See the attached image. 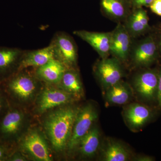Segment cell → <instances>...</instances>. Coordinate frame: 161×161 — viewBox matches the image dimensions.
I'll use <instances>...</instances> for the list:
<instances>
[{
    "label": "cell",
    "mask_w": 161,
    "mask_h": 161,
    "mask_svg": "<svg viewBox=\"0 0 161 161\" xmlns=\"http://www.w3.org/2000/svg\"><path fill=\"white\" fill-rule=\"evenodd\" d=\"M79 108L64 106L51 112L43 127L52 147L58 152L66 150Z\"/></svg>",
    "instance_id": "cell-1"
},
{
    "label": "cell",
    "mask_w": 161,
    "mask_h": 161,
    "mask_svg": "<svg viewBox=\"0 0 161 161\" xmlns=\"http://www.w3.org/2000/svg\"><path fill=\"white\" fill-rule=\"evenodd\" d=\"M40 80L35 73L19 70L9 78L0 81L11 103L19 104L31 101L38 94Z\"/></svg>",
    "instance_id": "cell-2"
},
{
    "label": "cell",
    "mask_w": 161,
    "mask_h": 161,
    "mask_svg": "<svg viewBox=\"0 0 161 161\" xmlns=\"http://www.w3.org/2000/svg\"><path fill=\"white\" fill-rule=\"evenodd\" d=\"M98 117L97 107L93 103H88L79 108L67 147L69 151H74L77 149L80 139L93 126Z\"/></svg>",
    "instance_id": "cell-3"
},
{
    "label": "cell",
    "mask_w": 161,
    "mask_h": 161,
    "mask_svg": "<svg viewBox=\"0 0 161 161\" xmlns=\"http://www.w3.org/2000/svg\"><path fill=\"white\" fill-rule=\"evenodd\" d=\"M25 118L23 111L18 105L10 103L7 112L0 119V141L13 144L17 142L21 136Z\"/></svg>",
    "instance_id": "cell-4"
},
{
    "label": "cell",
    "mask_w": 161,
    "mask_h": 161,
    "mask_svg": "<svg viewBox=\"0 0 161 161\" xmlns=\"http://www.w3.org/2000/svg\"><path fill=\"white\" fill-rule=\"evenodd\" d=\"M54 57L67 68H75L78 60V49L73 38L64 32L56 33L49 44Z\"/></svg>",
    "instance_id": "cell-5"
},
{
    "label": "cell",
    "mask_w": 161,
    "mask_h": 161,
    "mask_svg": "<svg viewBox=\"0 0 161 161\" xmlns=\"http://www.w3.org/2000/svg\"><path fill=\"white\" fill-rule=\"evenodd\" d=\"M94 72L104 92L121 81L125 75L121 62L113 57L97 61Z\"/></svg>",
    "instance_id": "cell-6"
},
{
    "label": "cell",
    "mask_w": 161,
    "mask_h": 161,
    "mask_svg": "<svg viewBox=\"0 0 161 161\" xmlns=\"http://www.w3.org/2000/svg\"><path fill=\"white\" fill-rule=\"evenodd\" d=\"M78 99L62 89L47 86L40 92L36 101V111L40 114L73 103Z\"/></svg>",
    "instance_id": "cell-7"
},
{
    "label": "cell",
    "mask_w": 161,
    "mask_h": 161,
    "mask_svg": "<svg viewBox=\"0 0 161 161\" xmlns=\"http://www.w3.org/2000/svg\"><path fill=\"white\" fill-rule=\"evenodd\" d=\"M17 142L20 151H24L36 160H52L46 142L37 130H30L20 136Z\"/></svg>",
    "instance_id": "cell-8"
},
{
    "label": "cell",
    "mask_w": 161,
    "mask_h": 161,
    "mask_svg": "<svg viewBox=\"0 0 161 161\" xmlns=\"http://www.w3.org/2000/svg\"><path fill=\"white\" fill-rule=\"evenodd\" d=\"M160 54L155 38L151 34L132 46L130 57L136 66L147 68L157 60Z\"/></svg>",
    "instance_id": "cell-9"
},
{
    "label": "cell",
    "mask_w": 161,
    "mask_h": 161,
    "mask_svg": "<svg viewBox=\"0 0 161 161\" xmlns=\"http://www.w3.org/2000/svg\"><path fill=\"white\" fill-rule=\"evenodd\" d=\"M132 38L124 24L119 23L111 31L110 55L121 63L127 61L132 50Z\"/></svg>",
    "instance_id": "cell-10"
},
{
    "label": "cell",
    "mask_w": 161,
    "mask_h": 161,
    "mask_svg": "<svg viewBox=\"0 0 161 161\" xmlns=\"http://www.w3.org/2000/svg\"><path fill=\"white\" fill-rule=\"evenodd\" d=\"M158 82V70L147 69L136 75L133 80L136 92L147 101L156 98Z\"/></svg>",
    "instance_id": "cell-11"
},
{
    "label": "cell",
    "mask_w": 161,
    "mask_h": 161,
    "mask_svg": "<svg viewBox=\"0 0 161 161\" xmlns=\"http://www.w3.org/2000/svg\"><path fill=\"white\" fill-rule=\"evenodd\" d=\"M73 33L91 45L101 59L108 58L110 55L111 32H99L78 30L75 31Z\"/></svg>",
    "instance_id": "cell-12"
},
{
    "label": "cell",
    "mask_w": 161,
    "mask_h": 161,
    "mask_svg": "<svg viewBox=\"0 0 161 161\" xmlns=\"http://www.w3.org/2000/svg\"><path fill=\"white\" fill-rule=\"evenodd\" d=\"M124 22V26L132 38L138 37L151 31L149 16L143 7L132 9Z\"/></svg>",
    "instance_id": "cell-13"
},
{
    "label": "cell",
    "mask_w": 161,
    "mask_h": 161,
    "mask_svg": "<svg viewBox=\"0 0 161 161\" xmlns=\"http://www.w3.org/2000/svg\"><path fill=\"white\" fill-rule=\"evenodd\" d=\"M24 52L16 47H0V81L17 71Z\"/></svg>",
    "instance_id": "cell-14"
},
{
    "label": "cell",
    "mask_w": 161,
    "mask_h": 161,
    "mask_svg": "<svg viewBox=\"0 0 161 161\" xmlns=\"http://www.w3.org/2000/svg\"><path fill=\"white\" fill-rule=\"evenodd\" d=\"M55 59L51 46L35 50L24 51L20 60L19 70L29 67L38 68Z\"/></svg>",
    "instance_id": "cell-15"
},
{
    "label": "cell",
    "mask_w": 161,
    "mask_h": 161,
    "mask_svg": "<svg viewBox=\"0 0 161 161\" xmlns=\"http://www.w3.org/2000/svg\"><path fill=\"white\" fill-rule=\"evenodd\" d=\"M100 7L105 15L118 23L125 21L132 9L130 0H100Z\"/></svg>",
    "instance_id": "cell-16"
},
{
    "label": "cell",
    "mask_w": 161,
    "mask_h": 161,
    "mask_svg": "<svg viewBox=\"0 0 161 161\" xmlns=\"http://www.w3.org/2000/svg\"><path fill=\"white\" fill-rule=\"evenodd\" d=\"M152 112L149 108L138 103L130 104L124 111V117L129 126L133 130L143 127L150 120Z\"/></svg>",
    "instance_id": "cell-17"
},
{
    "label": "cell",
    "mask_w": 161,
    "mask_h": 161,
    "mask_svg": "<svg viewBox=\"0 0 161 161\" xmlns=\"http://www.w3.org/2000/svg\"><path fill=\"white\" fill-rule=\"evenodd\" d=\"M67 68L59 60L53 59L36 69V76L41 81L58 85Z\"/></svg>",
    "instance_id": "cell-18"
},
{
    "label": "cell",
    "mask_w": 161,
    "mask_h": 161,
    "mask_svg": "<svg viewBox=\"0 0 161 161\" xmlns=\"http://www.w3.org/2000/svg\"><path fill=\"white\" fill-rule=\"evenodd\" d=\"M132 96L133 93L131 87L122 80L105 91L106 100L110 104H125L131 100Z\"/></svg>",
    "instance_id": "cell-19"
},
{
    "label": "cell",
    "mask_w": 161,
    "mask_h": 161,
    "mask_svg": "<svg viewBox=\"0 0 161 161\" xmlns=\"http://www.w3.org/2000/svg\"><path fill=\"white\" fill-rule=\"evenodd\" d=\"M60 88L78 99L83 95V88L80 76L75 68L67 69L58 84Z\"/></svg>",
    "instance_id": "cell-20"
},
{
    "label": "cell",
    "mask_w": 161,
    "mask_h": 161,
    "mask_svg": "<svg viewBox=\"0 0 161 161\" xmlns=\"http://www.w3.org/2000/svg\"><path fill=\"white\" fill-rule=\"evenodd\" d=\"M100 144V133L96 126L92 127L80 139L78 148L81 156L92 158L96 154Z\"/></svg>",
    "instance_id": "cell-21"
},
{
    "label": "cell",
    "mask_w": 161,
    "mask_h": 161,
    "mask_svg": "<svg viewBox=\"0 0 161 161\" xmlns=\"http://www.w3.org/2000/svg\"><path fill=\"white\" fill-rule=\"evenodd\" d=\"M131 158L130 153L123 145L110 141L103 150L102 159L104 161H127Z\"/></svg>",
    "instance_id": "cell-22"
},
{
    "label": "cell",
    "mask_w": 161,
    "mask_h": 161,
    "mask_svg": "<svg viewBox=\"0 0 161 161\" xmlns=\"http://www.w3.org/2000/svg\"><path fill=\"white\" fill-rule=\"evenodd\" d=\"M15 149L14 144L0 141V161H7Z\"/></svg>",
    "instance_id": "cell-23"
},
{
    "label": "cell",
    "mask_w": 161,
    "mask_h": 161,
    "mask_svg": "<svg viewBox=\"0 0 161 161\" xmlns=\"http://www.w3.org/2000/svg\"><path fill=\"white\" fill-rule=\"evenodd\" d=\"M10 104L9 98L0 83V119L7 112Z\"/></svg>",
    "instance_id": "cell-24"
},
{
    "label": "cell",
    "mask_w": 161,
    "mask_h": 161,
    "mask_svg": "<svg viewBox=\"0 0 161 161\" xmlns=\"http://www.w3.org/2000/svg\"><path fill=\"white\" fill-rule=\"evenodd\" d=\"M153 0H130L132 9L140 7H149Z\"/></svg>",
    "instance_id": "cell-25"
},
{
    "label": "cell",
    "mask_w": 161,
    "mask_h": 161,
    "mask_svg": "<svg viewBox=\"0 0 161 161\" xmlns=\"http://www.w3.org/2000/svg\"><path fill=\"white\" fill-rule=\"evenodd\" d=\"M149 7L153 13L161 17V0H153Z\"/></svg>",
    "instance_id": "cell-26"
},
{
    "label": "cell",
    "mask_w": 161,
    "mask_h": 161,
    "mask_svg": "<svg viewBox=\"0 0 161 161\" xmlns=\"http://www.w3.org/2000/svg\"><path fill=\"white\" fill-rule=\"evenodd\" d=\"M26 160H27L26 158L24 156L21 151L15 150L9 155L7 161H24Z\"/></svg>",
    "instance_id": "cell-27"
},
{
    "label": "cell",
    "mask_w": 161,
    "mask_h": 161,
    "mask_svg": "<svg viewBox=\"0 0 161 161\" xmlns=\"http://www.w3.org/2000/svg\"><path fill=\"white\" fill-rule=\"evenodd\" d=\"M156 98L159 106L161 108V68L158 70V82Z\"/></svg>",
    "instance_id": "cell-28"
},
{
    "label": "cell",
    "mask_w": 161,
    "mask_h": 161,
    "mask_svg": "<svg viewBox=\"0 0 161 161\" xmlns=\"http://www.w3.org/2000/svg\"><path fill=\"white\" fill-rule=\"evenodd\" d=\"M153 34L154 36L157 43L160 54H161V25L157 29L155 33Z\"/></svg>",
    "instance_id": "cell-29"
},
{
    "label": "cell",
    "mask_w": 161,
    "mask_h": 161,
    "mask_svg": "<svg viewBox=\"0 0 161 161\" xmlns=\"http://www.w3.org/2000/svg\"><path fill=\"white\" fill-rule=\"evenodd\" d=\"M136 161H152L154 160V159L148 156H140L135 158L133 160Z\"/></svg>",
    "instance_id": "cell-30"
}]
</instances>
